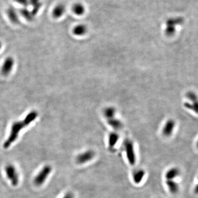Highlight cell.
<instances>
[{"mask_svg":"<svg viewBox=\"0 0 198 198\" xmlns=\"http://www.w3.org/2000/svg\"><path fill=\"white\" fill-rule=\"evenodd\" d=\"M119 136L115 132H111L108 136V147L110 151L114 150L116 144L118 142Z\"/></svg>","mask_w":198,"mask_h":198,"instance_id":"10","label":"cell"},{"mask_svg":"<svg viewBox=\"0 0 198 198\" xmlns=\"http://www.w3.org/2000/svg\"><path fill=\"white\" fill-rule=\"evenodd\" d=\"M14 59L11 57H9L7 58L3 63L2 67V73L4 76H7L11 72L13 66L14 65Z\"/></svg>","mask_w":198,"mask_h":198,"instance_id":"9","label":"cell"},{"mask_svg":"<svg viewBox=\"0 0 198 198\" xmlns=\"http://www.w3.org/2000/svg\"><path fill=\"white\" fill-rule=\"evenodd\" d=\"M6 175L11 182L12 186H17L19 183V175L13 165L8 164L5 168Z\"/></svg>","mask_w":198,"mask_h":198,"instance_id":"7","label":"cell"},{"mask_svg":"<svg viewBox=\"0 0 198 198\" xmlns=\"http://www.w3.org/2000/svg\"><path fill=\"white\" fill-rule=\"evenodd\" d=\"M65 11V7L63 4H58L54 7L52 11V16L55 18H59L62 17Z\"/></svg>","mask_w":198,"mask_h":198,"instance_id":"14","label":"cell"},{"mask_svg":"<svg viewBox=\"0 0 198 198\" xmlns=\"http://www.w3.org/2000/svg\"><path fill=\"white\" fill-rule=\"evenodd\" d=\"M74 195L72 193H67L62 198H74Z\"/></svg>","mask_w":198,"mask_h":198,"instance_id":"23","label":"cell"},{"mask_svg":"<svg viewBox=\"0 0 198 198\" xmlns=\"http://www.w3.org/2000/svg\"><path fill=\"white\" fill-rule=\"evenodd\" d=\"M88 30L87 26L84 24H80L75 26L73 29V33L76 36H83L85 35Z\"/></svg>","mask_w":198,"mask_h":198,"instance_id":"16","label":"cell"},{"mask_svg":"<svg viewBox=\"0 0 198 198\" xmlns=\"http://www.w3.org/2000/svg\"><path fill=\"white\" fill-rule=\"evenodd\" d=\"M145 173V171L143 169H139L135 171L132 175L134 183L136 184H140L144 178Z\"/></svg>","mask_w":198,"mask_h":198,"instance_id":"12","label":"cell"},{"mask_svg":"<svg viewBox=\"0 0 198 198\" xmlns=\"http://www.w3.org/2000/svg\"><path fill=\"white\" fill-rule=\"evenodd\" d=\"M20 13L23 16V17L28 20H32L33 19L34 14L31 11H29L28 7H23L20 10Z\"/></svg>","mask_w":198,"mask_h":198,"instance_id":"21","label":"cell"},{"mask_svg":"<svg viewBox=\"0 0 198 198\" xmlns=\"http://www.w3.org/2000/svg\"><path fill=\"white\" fill-rule=\"evenodd\" d=\"M7 14L9 17V18L11 20L12 23L17 24L19 23V17L17 13V11L16 10V9L13 7H9L7 11Z\"/></svg>","mask_w":198,"mask_h":198,"instance_id":"13","label":"cell"},{"mask_svg":"<svg viewBox=\"0 0 198 198\" xmlns=\"http://www.w3.org/2000/svg\"><path fill=\"white\" fill-rule=\"evenodd\" d=\"M194 192L196 194H198V184L195 186V188H194Z\"/></svg>","mask_w":198,"mask_h":198,"instance_id":"24","label":"cell"},{"mask_svg":"<svg viewBox=\"0 0 198 198\" xmlns=\"http://www.w3.org/2000/svg\"><path fill=\"white\" fill-rule=\"evenodd\" d=\"M52 171V167L50 165H46L35 177L34 183L37 186H40L45 182Z\"/></svg>","mask_w":198,"mask_h":198,"instance_id":"5","label":"cell"},{"mask_svg":"<svg viewBox=\"0 0 198 198\" xmlns=\"http://www.w3.org/2000/svg\"><path fill=\"white\" fill-rule=\"evenodd\" d=\"M180 170L177 167H173L167 170L164 174L166 180H174L179 175Z\"/></svg>","mask_w":198,"mask_h":198,"instance_id":"11","label":"cell"},{"mask_svg":"<svg viewBox=\"0 0 198 198\" xmlns=\"http://www.w3.org/2000/svg\"><path fill=\"white\" fill-rule=\"evenodd\" d=\"M15 2L19 4L20 5L23 6L24 7H28L29 5V0H14Z\"/></svg>","mask_w":198,"mask_h":198,"instance_id":"22","label":"cell"},{"mask_svg":"<svg viewBox=\"0 0 198 198\" xmlns=\"http://www.w3.org/2000/svg\"><path fill=\"white\" fill-rule=\"evenodd\" d=\"M186 97L189 102H185V108L198 114V96L193 91H189L186 94Z\"/></svg>","mask_w":198,"mask_h":198,"instance_id":"4","label":"cell"},{"mask_svg":"<svg viewBox=\"0 0 198 198\" xmlns=\"http://www.w3.org/2000/svg\"><path fill=\"white\" fill-rule=\"evenodd\" d=\"M166 185L171 193L175 194L178 192L179 187L178 183L174 180H166Z\"/></svg>","mask_w":198,"mask_h":198,"instance_id":"15","label":"cell"},{"mask_svg":"<svg viewBox=\"0 0 198 198\" xmlns=\"http://www.w3.org/2000/svg\"><path fill=\"white\" fill-rule=\"evenodd\" d=\"M37 115L38 114L37 111H31L26 116V118L23 121H19L13 123L12 126L11 133L9 138L3 144V147L5 149L9 148L11 146V145L16 141L20 130L26 126H28L33 121H34L37 117Z\"/></svg>","mask_w":198,"mask_h":198,"instance_id":"1","label":"cell"},{"mask_svg":"<svg viewBox=\"0 0 198 198\" xmlns=\"http://www.w3.org/2000/svg\"><path fill=\"white\" fill-rule=\"evenodd\" d=\"M184 18L183 17H172L170 18L166 21V28L164 33L167 37H172L175 34L176 27L182 25L184 23Z\"/></svg>","mask_w":198,"mask_h":198,"instance_id":"2","label":"cell"},{"mask_svg":"<svg viewBox=\"0 0 198 198\" xmlns=\"http://www.w3.org/2000/svg\"><path fill=\"white\" fill-rule=\"evenodd\" d=\"M1 48V43L0 42V49Z\"/></svg>","mask_w":198,"mask_h":198,"instance_id":"26","label":"cell"},{"mask_svg":"<svg viewBox=\"0 0 198 198\" xmlns=\"http://www.w3.org/2000/svg\"><path fill=\"white\" fill-rule=\"evenodd\" d=\"M29 5L32 6L33 10L31 11L33 13L36 15L37 13L39 11L41 6V3L40 0H29Z\"/></svg>","mask_w":198,"mask_h":198,"instance_id":"20","label":"cell"},{"mask_svg":"<svg viewBox=\"0 0 198 198\" xmlns=\"http://www.w3.org/2000/svg\"><path fill=\"white\" fill-rule=\"evenodd\" d=\"M72 9L74 13L77 16H82L85 13V7L82 3H76L74 4L73 6Z\"/></svg>","mask_w":198,"mask_h":198,"instance_id":"19","label":"cell"},{"mask_svg":"<svg viewBox=\"0 0 198 198\" xmlns=\"http://www.w3.org/2000/svg\"><path fill=\"white\" fill-rule=\"evenodd\" d=\"M96 155V153L93 150H87L79 154L76 157L78 164H84L93 160Z\"/></svg>","mask_w":198,"mask_h":198,"instance_id":"6","label":"cell"},{"mask_svg":"<svg viewBox=\"0 0 198 198\" xmlns=\"http://www.w3.org/2000/svg\"><path fill=\"white\" fill-rule=\"evenodd\" d=\"M175 126V122L172 119H170L165 123L162 130V135L165 137H169L172 134Z\"/></svg>","mask_w":198,"mask_h":198,"instance_id":"8","label":"cell"},{"mask_svg":"<svg viewBox=\"0 0 198 198\" xmlns=\"http://www.w3.org/2000/svg\"><path fill=\"white\" fill-rule=\"evenodd\" d=\"M108 123L113 129L116 130H120L123 127V123L121 122V121L115 117L108 120Z\"/></svg>","mask_w":198,"mask_h":198,"instance_id":"17","label":"cell"},{"mask_svg":"<svg viewBox=\"0 0 198 198\" xmlns=\"http://www.w3.org/2000/svg\"><path fill=\"white\" fill-rule=\"evenodd\" d=\"M125 153L129 164L133 166L136 163V155L135 147L133 141L129 139H126L124 142Z\"/></svg>","mask_w":198,"mask_h":198,"instance_id":"3","label":"cell"},{"mask_svg":"<svg viewBox=\"0 0 198 198\" xmlns=\"http://www.w3.org/2000/svg\"><path fill=\"white\" fill-rule=\"evenodd\" d=\"M116 113V108L113 106H109L106 108L103 111L104 116L107 119V120L115 118Z\"/></svg>","mask_w":198,"mask_h":198,"instance_id":"18","label":"cell"},{"mask_svg":"<svg viewBox=\"0 0 198 198\" xmlns=\"http://www.w3.org/2000/svg\"><path fill=\"white\" fill-rule=\"evenodd\" d=\"M196 147H198V141H197V143H196Z\"/></svg>","mask_w":198,"mask_h":198,"instance_id":"25","label":"cell"}]
</instances>
